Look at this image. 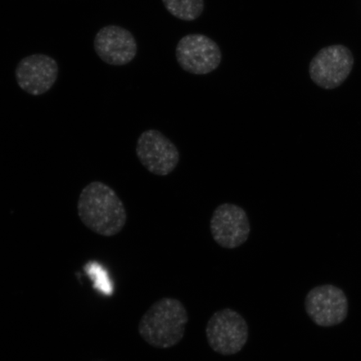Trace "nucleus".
Instances as JSON below:
<instances>
[{"label":"nucleus","instance_id":"1","mask_svg":"<svg viewBox=\"0 0 361 361\" xmlns=\"http://www.w3.org/2000/svg\"><path fill=\"white\" fill-rule=\"evenodd\" d=\"M78 211L85 227L103 237L117 235L128 221L123 202L110 186L100 180H94L81 191Z\"/></svg>","mask_w":361,"mask_h":361},{"label":"nucleus","instance_id":"2","mask_svg":"<svg viewBox=\"0 0 361 361\" xmlns=\"http://www.w3.org/2000/svg\"><path fill=\"white\" fill-rule=\"evenodd\" d=\"M188 314L182 301L162 298L143 314L138 324L142 340L157 349H169L183 340Z\"/></svg>","mask_w":361,"mask_h":361},{"label":"nucleus","instance_id":"3","mask_svg":"<svg viewBox=\"0 0 361 361\" xmlns=\"http://www.w3.org/2000/svg\"><path fill=\"white\" fill-rule=\"evenodd\" d=\"M248 324L238 311L226 308L216 311L206 326L210 348L221 355H233L240 352L248 340Z\"/></svg>","mask_w":361,"mask_h":361},{"label":"nucleus","instance_id":"4","mask_svg":"<svg viewBox=\"0 0 361 361\" xmlns=\"http://www.w3.org/2000/svg\"><path fill=\"white\" fill-rule=\"evenodd\" d=\"M355 65L350 49L343 44L324 47L310 63L311 80L324 90L336 89L349 78Z\"/></svg>","mask_w":361,"mask_h":361},{"label":"nucleus","instance_id":"5","mask_svg":"<svg viewBox=\"0 0 361 361\" xmlns=\"http://www.w3.org/2000/svg\"><path fill=\"white\" fill-rule=\"evenodd\" d=\"M135 154L149 173L166 177L177 169L180 152L177 146L160 130H147L139 135Z\"/></svg>","mask_w":361,"mask_h":361},{"label":"nucleus","instance_id":"6","mask_svg":"<svg viewBox=\"0 0 361 361\" xmlns=\"http://www.w3.org/2000/svg\"><path fill=\"white\" fill-rule=\"evenodd\" d=\"M180 68L193 75H207L218 69L222 51L214 39L201 34L185 35L176 48Z\"/></svg>","mask_w":361,"mask_h":361},{"label":"nucleus","instance_id":"7","mask_svg":"<svg viewBox=\"0 0 361 361\" xmlns=\"http://www.w3.org/2000/svg\"><path fill=\"white\" fill-rule=\"evenodd\" d=\"M307 314L320 327H332L345 322L349 303L344 291L332 284L314 287L306 295Z\"/></svg>","mask_w":361,"mask_h":361},{"label":"nucleus","instance_id":"8","mask_svg":"<svg viewBox=\"0 0 361 361\" xmlns=\"http://www.w3.org/2000/svg\"><path fill=\"white\" fill-rule=\"evenodd\" d=\"M210 232L216 245L226 250H234L250 238V219L240 206L223 203L216 207L212 215Z\"/></svg>","mask_w":361,"mask_h":361},{"label":"nucleus","instance_id":"9","mask_svg":"<svg viewBox=\"0 0 361 361\" xmlns=\"http://www.w3.org/2000/svg\"><path fill=\"white\" fill-rule=\"evenodd\" d=\"M16 79L21 90L31 96L47 93L59 76L58 63L44 54H34L23 58L16 69Z\"/></svg>","mask_w":361,"mask_h":361},{"label":"nucleus","instance_id":"10","mask_svg":"<svg viewBox=\"0 0 361 361\" xmlns=\"http://www.w3.org/2000/svg\"><path fill=\"white\" fill-rule=\"evenodd\" d=\"M94 49L103 62L123 66L132 62L137 54V43L129 30L118 25H107L98 31Z\"/></svg>","mask_w":361,"mask_h":361},{"label":"nucleus","instance_id":"11","mask_svg":"<svg viewBox=\"0 0 361 361\" xmlns=\"http://www.w3.org/2000/svg\"><path fill=\"white\" fill-rule=\"evenodd\" d=\"M171 16L183 21L198 19L204 11V0H162Z\"/></svg>","mask_w":361,"mask_h":361},{"label":"nucleus","instance_id":"12","mask_svg":"<svg viewBox=\"0 0 361 361\" xmlns=\"http://www.w3.org/2000/svg\"><path fill=\"white\" fill-rule=\"evenodd\" d=\"M87 272L94 282V288L106 295H111L113 292L112 283L108 278L106 271H104L97 264L87 266Z\"/></svg>","mask_w":361,"mask_h":361}]
</instances>
